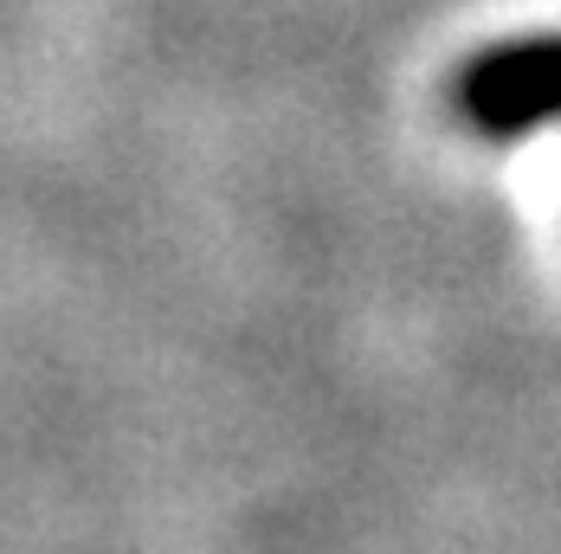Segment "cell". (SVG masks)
Masks as SVG:
<instances>
[{
  "mask_svg": "<svg viewBox=\"0 0 561 554\" xmlns=\"http://www.w3.org/2000/svg\"><path fill=\"white\" fill-rule=\"evenodd\" d=\"M451 104L491 142H516L529 129L561 123V33L504 39V46H484L478 58H465Z\"/></svg>",
  "mask_w": 561,
  "mask_h": 554,
  "instance_id": "obj_1",
  "label": "cell"
}]
</instances>
